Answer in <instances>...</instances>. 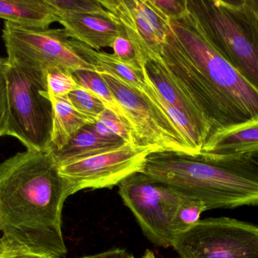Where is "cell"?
I'll use <instances>...</instances> for the list:
<instances>
[{
  "instance_id": "obj_14",
  "label": "cell",
  "mask_w": 258,
  "mask_h": 258,
  "mask_svg": "<svg viewBox=\"0 0 258 258\" xmlns=\"http://www.w3.org/2000/svg\"><path fill=\"white\" fill-rule=\"evenodd\" d=\"M255 152H258V118L214 132L200 154L240 156Z\"/></svg>"
},
{
  "instance_id": "obj_2",
  "label": "cell",
  "mask_w": 258,
  "mask_h": 258,
  "mask_svg": "<svg viewBox=\"0 0 258 258\" xmlns=\"http://www.w3.org/2000/svg\"><path fill=\"white\" fill-rule=\"evenodd\" d=\"M160 59L203 111L212 133L258 118V91L208 42L188 9L170 21Z\"/></svg>"
},
{
  "instance_id": "obj_27",
  "label": "cell",
  "mask_w": 258,
  "mask_h": 258,
  "mask_svg": "<svg viewBox=\"0 0 258 258\" xmlns=\"http://www.w3.org/2000/svg\"><path fill=\"white\" fill-rule=\"evenodd\" d=\"M150 2L170 21L180 19L187 10L186 0H150Z\"/></svg>"
},
{
  "instance_id": "obj_31",
  "label": "cell",
  "mask_w": 258,
  "mask_h": 258,
  "mask_svg": "<svg viewBox=\"0 0 258 258\" xmlns=\"http://www.w3.org/2000/svg\"><path fill=\"white\" fill-rule=\"evenodd\" d=\"M246 156L248 160L258 169V152L251 153V154H247Z\"/></svg>"
},
{
  "instance_id": "obj_28",
  "label": "cell",
  "mask_w": 258,
  "mask_h": 258,
  "mask_svg": "<svg viewBox=\"0 0 258 258\" xmlns=\"http://www.w3.org/2000/svg\"><path fill=\"white\" fill-rule=\"evenodd\" d=\"M0 258H54L37 253L27 252V251H9L4 248Z\"/></svg>"
},
{
  "instance_id": "obj_5",
  "label": "cell",
  "mask_w": 258,
  "mask_h": 258,
  "mask_svg": "<svg viewBox=\"0 0 258 258\" xmlns=\"http://www.w3.org/2000/svg\"><path fill=\"white\" fill-rule=\"evenodd\" d=\"M8 62L7 135L21 141L27 150L48 151L53 110L45 71L12 59Z\"/></svg>"
},
{
  "instance_id": "obj_9",
  "label": "cell",
  "mask_w": 258,
  "mask_h": 258,
  "mask_svg": "<svg viewBox=\"0 0 258 258\" xmlns=\"http://www.w3.org/2000/svg\"><path fill=\"white\" fill-rule=\"evenodd\" d=\"M101 75L125 112L139 145L192 156L177 127L159 106L141 91L108 74Z\"/></svg>"
},
{
  "instance_id": "obj_17",
  "label": "cell",
  "mask_w": 258,
  "mask_h": 258,
  "mask_svg": "<svg viewBox=\"0 0 258 258\" xmlns=\"http://www.w3.org/2000/svg\"><path fill=\"white\" fill-rule=\"evenodd\" d=\"M50 99L52 103L53 118L48 151L52 153L62 149L77 132L95 121L77 110L68 96L50 95Z\"/></svg>"
},
{
  "instance_id": "obj_18",
  "label": "cell",
  "mask_w": 258,
  "mask_h": 258,
  "mask_svg": "<svg viewBox=\"0 0 258 258\" xmlns=\"http://www.w3.org/2000/svg\"><path fill=\"white\" fill-rule=\"evenodd\" d=\"M74 41L78 53L95 67L96 71L112 76L137 90H143L146 84L143 71L125 65L111 53L97 51L75 39Z\"/></svg>"
},
{
  "instance_id": "obj_32",
  "label": "cell",
  "mask_w": 258,
  "mask_h": 258,
  "mask_svg": "<svg viewBox=\"0 0 258 258\" xmlns=\"http://www.w3.org/2000/svg\"><path fill=\"white\" fill-rule=\"evenodd\" d=\"M143 258H156V257H155L154 254L151 251L147 250V251H146L145 254H144Z\"/></svg>"
},
{
  "instance_id": "obj_11",
  "label": "cell",
  "mask_w": 258,
  "mask_h": 258,
  "mask_svg": "<svg viewBox=\"0 0 258 258\" xmlns=\"http://www.w3.org/2000/svg\"><path fill=\"white\" fill-rule=\"evenodd\" d=\"M110 18L120 24L143 65L160 58L170 21L150 0H99Z\"/></svg>"
},
{
  "instance_id": "obj_34",
  "label": "cell",
  "mask_w": 258,
  "mask_h": 258,
  "mask_svg": "<svg viewBox=\"0 0 258 258\" xmlns=\"http://www.w3.org/2000/svg\"><path fill=\"white\" fill-rule=\"evenodd\" d=\"M128 258H135V257H134L133 256H132V255H128Z\"/></svg>"
},
{
  "instance_id": "obj_15",
  "label": "cell",
  "mask_w": 258,
  "mask_h": 258,
  "mask_svg": "<svg viewBox=\"0 0 258 258\" xmlns=\"http://www.w3.org/2000/svg\"><path fill=\"white\" fill-rule=\"evenodd\" d=\"M125 144L122 139L103 136L90 124L77 132L62 149L50 153L57 165H60L112 151Z\"/></svg>"
},
{
  "instance_id": "obj_4",
  "label": "cell",
  "mask_w": 258,
  "mask_h": 258,
  "mask_svg": "<svg viewBox=\"0 0 258 258\" xmlns=\"http://www.w3.org/2000/svg\"><path fill=\"white\" fill-rule=\"evenodd\" d=\"M208 42L258 91V19L246 0H186Z\"/></svg>"
},
{
  "instance_id": "obj_19",
  "label": "cell",
  "mask_w": 258,
  "mask_h": 258,
  "mask_svg": "<svg viewBox=\"0 0 258 258\" xmlns=\"http://www.w3.org/2000/svg\"><path fill=\"white\" fill-rule=\"evenodd\" d=\"M73 75L80 86L93 92L107 106V109L128 121L125 112L115 99L101 73L96 71L79 70L73 73Z\"/></svg>"
},
{
  "instance_id": "obj_30",
  "label": "cell",
  "mask_w": 258,
  "mask_h": 258,
  "mask_svg": "<svg viewBox=\"0 0 258 258\" xmlns=\"http://www.w3.org/2000/svg\"><path fill=\"white\" fill-rule=\"evenodd\" d=\"M246 1L258 19V0H246Z\"/></svg>"
},
{
  "instance_id": "obj_7",
  "label": "cell",
  "mask_w": 258,
  "mask_h": 258,
  "mask_svg": "<svg viewBox=\"0 0 258 258\" xmlns=\"http://www.w3.org/2000/svg\"><path fill=\"white\" fill-rule=\"evenodd\" d=\"M119 187V195L149 240L156 246H171L173 221L183 195L142 172L129 176Z\"/></svg>"
},
{
  "instance_id": "obj_24",
  "label": "cell",
  "mask_w": 258,
  "mask_h": 258,
  "mask_svg": "<svg viewBox=\"0 0 258 258\" xmlns=\"http://www.w3.org/2000/svg\"><path fill=\"white\" fill-rule=\"evenodd\" d=\"M45 72L50 95L57 97L68 96L80 86L73 74L63 68L51 67L45 69Z\"/></svg>"
},
{
  "instance_id": "obj_12",
  "label": "cell",
  "mask_w": 258,
  "mask_h": 258,
  "mask_svg": "<svg viewBox=\"0 0 258 258\" xmlns=\"http://www.w3.org/2000/svg\"><path fill=\"white\" fill-rule=\"evenodd\" d=\"M144 67L162 98L189 118L209 139L212 133L210 123L186 88L168 71L160 58L149 61Z\"/></svg>"
},
{
  "instance_id": "obj_6",
  "label": "cell",
  "mask_w": 258,
  "mask_h": 258,
  "mask_svg": "<svg viewBox=\"0 0 258 258\" xmlns=\"http://www.w3.org/2000/svg\"><path fill=\"white\" fill-rule=\"evenodd\" d=\"M171 246L180 258H258V226L209 218L175 235Z\"/></svg>"
},
{
  "instance_id": "obj_33",
  "label": "cell",
  "mask_w": 258,
  "mask_h": 258,
  "mask_svg": "<svg viewBox=\"0 0 258 258\" xmlns=\"http://www.w3.org/2000/svg\"><path fill=\"white\" fill-rule=\"evenodd\" d=\"M4 250V248H3V245H2L1 242H0V252H2V251Z\"/></svg>"
},
{
  "instance_id": "obj_3",
  "label": "cell",
  "mask_w": 258,
  "mask_h": 258,
  "mask_svg": "<svg viewBox=\"0 0 258 258\" xmlns=\"http://www.w3.org/2000/svg\"><path fill=\"white\" fill-rule=\"evenodd\" d=\"M141 172L201 200L207 210L258 205V169L246 156L156 151L147 157Z\"/></svg>"
},
{
  "instance_id": "obj_13",
  "label": "cell",
  "mask_w": 258,
  "mask_h": 258,
  "mask_svg": "<svg viewBox=\"0 0 258 258\" xmlns=\"http://www.w3.org/2000/svg\"><path fill=\"white\" fill-rule=\"evenodd\" d=\"M57 16L68 37L97 51L112 48L116 38L125 33L123 27L110 18L75 14H61Z\"/></svg>"
},
{
  "instance_id": "obj_29",
  "label": "cell",
  "mask_w": 258,
  "mask_h": 258,
  "mask_svg": "<svg viewBox=\"0 0 258 258\" xmlns=\"http://www.w3.org/2000/svg\"><path fill=\"white\" fill-rule=\"evenodd\" d=\"M128 255L129 254L125 250L116 248V249L104 251V252L94 254V255L86 256V257L79 258H128Z\"/></svg>"
},
{
  "instance_id": "obj_20",
  "label": "cell",
  "mask_w": 258,
  "mask_h": 258,
  "mask_svg": "<svg viewBox=\"0 0 258 258\" xmlns=\"http://www.w3.org/2000/svg\"><path fill=\"white\" fill-rule=\"evenodd\" d=\"M99 134L113 139H120L126 143H138L132 126L123 118L107 109L93 123Z\"/></svg>"
},
{
  "instance_id": "obj_8",
  "label": "cell",
  "mask_w": 258,
  "mask_h": 258,
  "mask_svg": "<svg viewBox=\"0 0 258 258\" xmlns=\"http://www.w3.org/2000/svg\"><path fill=\"white\" fill-rule=\"evenodd\" d=\"M3 39L8 59L45 71L58 67L73 74L79 70L96 71L77 51L74 39L63 29H32L6 21Z\"/></svg>"
},
{
  "instance_id": "obj_16",
  "label": "cell",
  "mask_w": 258,
  "mask_h": 258,
  "mask_svg": "<svg viewBox=\"0 0 258 258\" xmlns=\"http://www.w3.org/2000/svg\"><path fill=\"white\" fill-rule=\"evenodd\" d=\"M0 18L21 27L42 30L59 21L47 0H0Z\"/></svg>"
},
{
  "instance_id": "obj_23",
  "label": "cell",
  "mask_w": 258,
  "mask_h": 258,
  "mask_svg": "<svg viewBox=\"0 0 258 258\" xmlns=\"http://www.w3.org/2000/svg\"><path fill=\"white\" fill-rule=\"evenodd\" d=\"M68 98L77 110L94 121L107 109L96 95L83 86L71 92Z\"/></svg>"
},
{
  "instance_id": "obj_25",
  "label": "cell",
  "mask_w": 258,
  "mask_h": 258,
  "mask_svg": "<svg viewBox=\"0 0 258 258\" xmlns=\"http://www.w3.org/2000/svg\"><path fill=\"white\" fill-rule=\"evenodd\" d=\"M112 48L113 54L121 62L135 69L142 71L144 65L141 64L135 45L125 33L116 38Z\"/></svg>"
},
{
  "instance_id": "obj_35",
  "label": "cell",
  "mask_w": 258,
  "mask_h": 258,
  "mask_svg": "<svg viewBox=\"0 0 258 258\" xmlns=\"http://www.w3.org/2000/svg\"><path fill=\"white\" fill-rule=\"evenodd\" d=\"M3 251H4V250H3ZM3 251H2V252H0V255H1V254H2V253H3Z\"/></svg>"
},
{
  "instance_id": "obj_26",
  "label": "cell",
  "mask_w": 258,
  "mask_h": 258,
  "mask_svg": "<svg viewBox=\"0 0 258 258\" xmlns=\"http://www.w3.org/2000/svg\"><path fill=\"white\" fill-rule=\"evenodd\" d=\"M8 59L0 57V137L6 136L9 122L8 101L7 69Z\"/></svg>"
},
{
  "instance_id": "obj_22",
  "label": "cell",
  "mask_w": 258,
  "mask_h": 258,
  "mask_svg": "<svg viewBox=\"0 0 258 258\" xmlns=\"http://www.w3.org/2000/svg\"><path fill=\"white\" fill-rule=\"evenodd\" d=\"M47 2L55 10L57 15H92L111 18L99 0H47Z\"/></svg>"
},
{
  "instance_id": "obj_1",
  "label": "cell",
  "mask_w": 258,
  "mask_h": 258,
  "mask_svg": "<svg viewBox=\"0 0 258 258\" xmlns=\"http://www.w3.org/2000/svg\"><path fill=\"white\" fill-rule=\"evenodd\" d=\"M73 195L49 151L18 153L0 164V239L9 251L64 258L63 203Z\"/></svg>"
},
{
  "instance_id": "obj_10",
  "label": "cell",
  "mask_w": 258,
  "mask_h": 258,
  "mask_svg": "<svg viewBox=\"0 0 258 258\" xmlns=\"http://www.w3.org/2000/svg\"><path fill=\"white\" fill-rule=\"evenodd\" d=\"M156 151L153 147L127 143L112 151L58 165L59 172L71 184L73 194L85 189L111 188L141 172L147 157Z\"/></svg>"
},
{
  "instance_id": "obj_21",
  "label": "cell",
  "mask_w": 258,
  "mask_h": 258,
  "mask_svg": "<svg viewBox=\"0 0 258 258\" xmlns=\"http://www.w3.org/2000/svg\"><path fill=\"white\" fill-rule=\"evenodd\" d=\"M205 211L207 209L201 200L182 195L180 205L173 221L172 230L174 236L186 231L199 222L202 213Z\"/></svg>"
}]
</instances>
